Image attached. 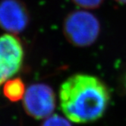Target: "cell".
Segmentation results:
<instances>
[{"instance_id":"obj_5","label":"cell","mask_w":126,"mask_h":126,"mask_svg":"<svg viewBox=\"0 0 126 126\" xmlns=\"http://www.w3.org/2000/svg\"><path fill=\"white\" fill-rule=\"evenodd\" d=\"M30 14L21 0L0 1V28L8 33L18 34L28 26Z\"/></svg>"},{"instance_id":"obj_2","label":"cell","mask_w":126,"mask_h":126,"mask_svg":"<svg viewBox=\"0 0 126 126\" xmlns=\"http://www.w3.org/2000/svg\"><path fill=\"white\" fill-rule=\"evenodd\" d=\"M100 21L92 13L84 10L70 12L63 21L62 31L67 40L78 47L94 44L100 33Z\"/></svg>"},{"instance_id":"obj_10","label":"cell","mask_w":126,"mask_h":126,"mask_svg":"<svg viewBox=\"0 0 126 126\" xmlns=\"http://www.w3.org/2000/svg\"><path fill=\"white\" fill-rule=\"evenodd\" d=\"M124 86H125V88L126 90V73H125V75L124 77Z\"/></svg>"},{"instance_id":"obj_6","label":"cell","mask_w":126,"mask_h":126,"mask_svg":"<svg viewBox=\"0 0 126 126\" xmlns=\"http://www.w3.org/2000/svg\"><path fill=\"white\" fill-rule=\"evenodd\" d=\"M26 91L24 82L20 78L9 79L4 83L3 94L12 102L22 100Z\"/></svg>"},{"instance_id":"obj_3","label":"cell","mask_w":126,"mask_h":126,"mask_svg":"<svg viewBox=\"0 0 126 126\" xmlns=\"http://www.w3.org/2000/svg\"><path fill=\"white\" fill-rule=\"evenodd\" d=\"M25 112L36 119H47L56 108V96L45 84H34L26 90L23 97Z\"/></svg>"},{"instance_id":"obj_8","label":"cell","mask_w":126,"mask_h":126,"mask_svg":"<svg viewBox=\"0 0 126 126\" xmlns=\"http://www.w3.org/2000/svg\"><path fill=\"white\" fill-rule=\"evenodd\" d=\"M104 0H72V2L78 5L85 9H95L100 7Z\"/></svg>"},{"instance_id":"obj_7","label":"cell","mask_w":126,"mask_h":126,"mask_svg":"<svg viewBox=\"0 0 126 126\" xmlns=\"http://www.w3.org/2000/svg\"><path fill=\"white\" fill-rule=\"evenodd\" d=\"M66 118H63L58 115H51L45 119V121L40 126H71Z\"/></svg>"},{"instance_id":"obj_1","label":"cell","mask_w":126,"mask_h":126,"mask_svg":"<svg viewBox=\"0 0 126 126\" xmlns=\"http://www.w3.org/2000/svg\"><path fill=\"white\" fill-rule=\"evenodd\" d=\"M110 100L107 86L98 78L86 74L71 76L59 90L62 111L75 123H88L101 118Z\"/></svg>"},{"instance_id":"obj_4","label":"cell","mask_w":126,"mask_h":126,"mask_svg":"<svg viewBox=\"0 0 126 126\" xmlns=\"http://www.w3.org/2000/svg\"><path fill=\"white\" fill-rule=\"evenodd\" d=\"M24 56L22 44L14 34L0 37V86L20 71Z\"/></svg>"},{"instance_id":"obj_9","label":"cell","mask_w":126,"mask_h":126,"mask_svg":"<svg viewBox=\"0 0 126 126\" xmlns=\"http://www.w3.org/2000/svg\"><path fill=\"white\" fill-rule=\"evenodd\" d=\"M115 1L120 4H126V0H115Z\"/></svg>"}]
</instances>
